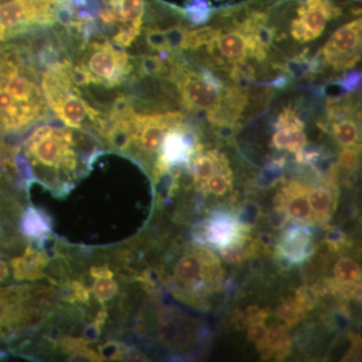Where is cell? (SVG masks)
I'll return each mask as SVG.
<instances>
[{
  "label": "cell",
  "instance_id": "obj_1",
  "mask_svg": "<svg viewBox=\"0 0 362 362\" xmlns=\"http://www.w3.org/2000/svg\"><path fill=\"white\" fill-rule=\"evenodd\" d=\"M78 131L77 134L74 130L44 125L28 135L23 153L32 169L33 180L40 181L58 194H66L73 187L74 180L83 173L81 158L87 160L78 149H83V141L89 132Z\"/></svg>",
  "mask_w": 362,
  "mask_h": 362
},
{
  "label": "cell",
  "instance_id": "obj_2",
  "mask_svg": "<svg viewBox=\"0 0 362 362\" xmlns=\"http://www.w3.org/2000/svg\"><path fill=\"white\" fill-rule=\"evenodd\" d=\"M58 298L54 288L44 285L0 288V339L18 335L51 318Z\"/></svg>",
  "mask_w": 362,
  "mask_h": 362
},
{
  "label": "cell",
  "instance_id": "obj_3",
  "mask_svg": "<svg viewBox=\"0 0 362 362\" xmlns=\"http://www.w3.org/2000/svg\"><path fill=\"white\" fill-rule=\"evenodd\" d=\"M225 16L232 23L225 28H216L213 40L206 45L213 65L228 70V65L233 66L251 59L258 62L266 59L268 52L259 47L255 30L242 20L235 9H228Z\"/></svg>",
  "mask_w": 362,
  "mask_h": 362
},
{
  "label": "cell",
  "instance_id": "obj_4",
  "mask_svg": "<svg viewBox=\"0 0 362 362\" xmlns=\"http://www.w3.org/2000/svg\"><path fill=\"white\" fill-rule=\"evenodd\" d=\"M168 80L177 87L182 106L192 113L213 111L226 90L223 81L213 71L192 70L176 57L171 63Z\"/></svg>",
  "mask_w": 362,
  "mask_h": 362
},
{
  "label": "cell",
  "instance_id": "obj_5",
  "mask_svg": "<svg viewBox=\"0 0 362 362\" xmlns=\"http://www.w3.org/2000/svg\"><path fill=\"white\" fill-rule=\"evenodd\" d=\"M80 63L90 71L94 84L107 88L122 84L133 69L128 54L109 42H89Z\"/></svg>",
  "mask_w": 362,
  "mask_h": 362
},
{
  "label": "cell",
  "instance_id": "obj_6",
  "mask_svg": "<svg viewBox=\"0 0 362 362\" xmlns=\"http://www.w3.org/2000/svg\"><path fill=\"white\" fill-rule=\"evenodd\" d=\"M361 18L337 28L315 57L323 68L343 71L354 68L361 57Z\"/></svg>",
  "mask_w": 362,
  "mask_h": 362
},
{
  "label": "cell",
  "instance_id": "obj_7",
  "mask_svg": "<svg viewBox=\"0 0 362 362\" xmlns=\"http://www.w3.org/2000/svg\"><path fill=\"white\" fill-rule=\"evenodd\" d=\"M295 13L290 33L295 42L306 44L318 39L327 23L341 16L342 9L333 0H298Z\"/></svg>",
  "mask_w": 362,
  "mask_h": 362
},
{
  "label": "cell",
  "instance_id": "obj_8",
  "mask_svg": "<svg viewBox=\"0 0 362 362\" xmlns=\"http://www.w3.org/2000/svg\"><path fill=\"white\" fill-rule=\"evenodd\" d=\"M185 122L181 112L156 114H133L134 135L131 145L144 156H153L160 152L164 136L170 128ZM129 151V152H130Z\"/></svg>",
  "mask_w": 362,
  "mask_h": 362
},
{
  "label": "cell",
  "instance_id": "obj_9",
  "mask_svg": "<svg viewBox=\"0 0 362 362\" xmlns=\"http://www.w3.org/2000/svg\"><path fill=\"white\" fill-rule=\"evenodd\" d=\"M47 105L62 122L73 129H83L85 121L87 120L97 129L104 115L86 101L76 86L54 98Z\"/></svg>",
  "mask_w": 362,
  "mask_h": 362
},
{
  "label": "cell",
  "instance_id": "obj_10",
  "mask_svg": "<svg viewBox=\"0 0 362 362\" xmlns=\"http://www.w3.org/2000/svg\"><path fill=\"white\" fill-rule=\"evenodd\" d=\"M199 150L202 145L197 144L194 132L185 122L170 128L162 142L156 164L157 175L168 170L170 166L187 164Z\"/></svg>",
  "mask_w": 362,
  "mask_h": 362
},
{
  "label": "cell",
  "instance_id": "obj_11",
  "mask_svg": "<svg viewBox=\"0 0 362 362\" xmlns=\"http://www.w3.org/2000/svg\"><path fill=\"white\" fill-rule=\"evenodd\" d=\"M275 127L276 132L272 137L271 145L276 149L297 153L306 146L304 122L293 107L287 106L282 109L279 113Z\"/></svg>",
  "mask_w": 362,
  "mask_h": 362
},
{
  "label": "cell",
  "instance_id": "obj_12",
  "mask_svg": "<svg viewBox=\"0 0 362 362\" xmlns=\"http://www.w3.org/2000/svg\"><path fill=\"white\" fill-rule=\"evenodd\" d=\"M247 105L246 90L238 86L226 88L220 103L213 111L206 114L207 120L211 125L221 130H232Z\"/></svg>",
  "mask_w": 362,
  "mask_h": 362
},
{
  "label": "cell",
  "instance_id": "obj_13",
  "mask_svg": "<svg viewBox=\"0 0 362 362\" xmlns=\"http://www.w3.org/2000/svg\"><path fill=\"white\" fill-rule=\"evenodd\" d=\"M197 230V239L199 242H207L216 247L228 246L233 243L243 242L240 235L242 228L238 221L233 220L230 216L220 214L213 218V220Z\"/></svg>",
  "mask_w": 362,
  "mask_h": 362
},
{
  "label": "cell",
  "instance_id": "obj_14",
  "mask_svg": "<svg viewBox=\"0 0 362 362\" xmlns=\"http://www.w3.org/2000/svg\"><path fill=\"white\" fill-rule=\"evenodd\" d=\"M47 252L26 247L25 252L13 259L11 265L16 281H35L45 277V269L51 262Z\"/></svg>",
  "mask_w": 362,
  "mask_h": 362
},
{
  "label": "cell",
  "instance_id": "obj_15",
  "mask_svg": "<svg viewBox=\"0 0 362 362\" xmlns=\"http://www.w3.org/2000/svg\"><path fill=\"white\" fill-rule=\"evenodd\" d=\"M311 233L305 228H294L285 233L278 246V252L287 262L299 263L310 254Z\"/></svg>",
  "mask_w": 362,
  "mask_h": 362
},
{
  "label": "cell",
  "instance_id": "obj_16",
  "mask_svg": "<svg viewBox=\"0 0 362 362\" xmlns=\"http://www.w3.org/2000/svg\"><path fill=\"white\" fill-rule=\"evenodd\" d=\"M286 211L293 220L308 221L312 211L308 199V188L293 181L285 188Z\"/></svg>",
  "mask_w": 362,
  "mask_h": 362
},
{
  "label": "cell",
  "instance_id": "obj_17",
  "mask_svg": "<svg viewBox=\"0 0 362 362\" xmlns=\"http://www.w3.org/2000/svg\"><path fill=\"white\" fill-rule=\"evenodd\" d=\"M202 150L195 153L192 170H194V182L199 187H204V182L216 173L221 166L228 163L223 154L218 153L216 150H209L202 153Z\"/></svg>",
  "mask_w": 362,
  "mask_h": 362
},
{
  "label": "cell",
  "instance_id": "obj_18",
  "mask_svg": "<svg viewBox=\"0 0 362 362\" xmlns=\"http://www.w3.org/2000/svg\"><path fill=\"white\" fill-rule=\"evenodd\" d=\"M204 259L199 255H183L175 266V280L185 286L197 282V280L204 276Z\"/></svg>",
  "mask_w": 362,
  "mask_h": 362
},
{
  "label": "cell",
  "instance_id": "obj_19",
  "mask_svg": "<svg viewBox=\"0 0 362 362\" xmlns=\"http://www.w3.org/2000/svg\"><path fill=\"white\" fill-rule=\"evenodd\" d=\"M21 230L30 239L47 240L51 235V223L42 211L33 207H28L21 218Z\"/></svg>",
  "mask_w": 362,
  "mask_h": 362
},
{
  "label": "cell",
  "instance_id": "obj_20",
  "mask_svg": "<svg viewBox=\"0 0 362 362\" xmlns=\"http://www.w3.org/2000/svg\"><path fill=\"white\" fill-rule=\"evenodd\" d=\"M290 344L291 340L286 325H278L269 329L265 342L259 349L270 354H277V356L278 354L284 356L289 351Z\"/></svg>",
  "mask_w": 362,
  "mask_h": 362
},
{
  "label": "cell",
  "instance_id": "obj_21",
  "mask_svg": "<svg viewBox=\"0 0 362 362\" xmlns=\"http://www.w3.org/2000/svg\"><path fill=\"white\" fill-rule=\"evenodd\" d=\"M335 279L339 284L349 286L361 280V270L354 259L343 257L338 259L333 269Z\"/></svg>",
  "mask_w": 362,
  "mask_h": 362
},
{
  "label": "cell",
  "instance_id": "obj_22",
  "mask_svg": "<svg viewBox=\"0 0 362 362\" xmlns=\"http://www.w3.org/2000/svg\"><path fill=\"white\" fill-rule=\"evenodd\" d=\"M173 57V54L164 59L160 56H143L140 59L139 73L148 77L168 78Z\"/></svg>",
  "mask_w": 362,
  "mask_h": 362
},
{
  "label": "cell",
  "instance_id": "obj_23",
  "mask_svg": "<svg viewBox=\"0 0 362 362\" xmlns=\"http://www.w3.org/2000/svg\"><path fill=\"white\" fill-rule=\"evenodd\" d=\"M183 14L195 25H206L214 16V8L209 0H188Z\"/></svg>",
  "mask_w": 362,
  "mask_h": 362
},
{
  "label": "cell",
  "instance_id": "obj_24",
  "mask_svg": "<svg viewBox=\"0 0 362 362\" xmlns=\"http://www.w3.org/2000/svg\"><path fill=\"white\" fill-rule=\"evenodd\" d=\"M232 170H230V165L228 163L218 169L204 182V187H206L209 192L216 195V197H221V195L226 194L230 190V187H232Z\"/></svg>",
  "mask_w": 362,
  "mask_h": 362
},
{
  "label": "cell",
  "instance_id": "obj_25",
  "mask_svg": "<svg viewBox=\"0 0 362 362\" xmlns=\"http://www.w3.org/2000/svg\"><path fill=\"white\" fill-rule=\"evenodd\" d=\"M113 276L103 275L93 278L94 279V283L92 286V292L102 306H105V303L113 300V298L118 293V283L116 282V280H114Z\"/></svg>",
  "mask_w": 362,
  "mask_h": 362
},
{
  "label": "cell",
  "instance_id": "obj_26",
  "mask_svg": "<svg viewBox=\"0 0 362 362\" xmlns=\"http://www.w3.org/2000/svg\"><path fill=\"white\" fill-rule=\"evenodd\" d=\"M308 199L310 204L311 211L319 216H326L329 214L332 206L333 197L329 188L317 187L308 189Z\"/></svg>",
  "mask_w": 362,
  "mask_h": 362
},
{
  "label": "cell",
  "instance_id": "obj_27",
  "mask_svg": "<svg viewBox=\"0 0 362 362\" xmlns=\"http://www.w3.org/2000/svg\"><path fill=\"white\" fill-rule=\"evenodd\" d=\"M188 30H189L187 26L181 25H173L163 30L166 40H168L169 49L171 52L177 54L185 49Z\"/></svg>",
  "mask_w": 362,
  "mask_h": 362
},
{
  "label": "cell",
  "instance_id": "obj_28",
  "mask_svg": "<svg viewBox=\"0 0 362 362\" xmlns=\"http://www.w3.org/2000/svg\"><path fill=\"white\" fill-rule=\"evenodd\" d=\"M145 40L146 44L148 45L150 49L154 52H173L169 49L168 40H166L165 35L161 28H147L145 30Z\"/></svg>",
  "mask_w": 362,
  "mask_h": 362
},
{
  "label": "cell",
  "instance_id": "obj_29",
  "mask_svg": "<svg viewBox=\"0 0 362 362\" xmlns=\"http://www.w3.org/2000/svg\"><path fill=\"white\" fill-rule=\"evenodd\" d=\"M128 349L123 343L109 341L98 346V354L101 356L102 361H123L124 356Z\"/></svg>",
  "mask_w": 362,
  "mask_h": 362
},
{
  "label": "cell",
  "instance_id": "obj_30",
  "mask_svg": "<svg viewBox=\"0 0 362 362\" xmlns=\"http://www.w3.org/2000/svg\"><path fill=\"white\" fill-rule=\"evenodd\" d=\"M301 309L295 302H284L278 307L277 315L284 321L286 326H292L300 320Z\"/></svg>",
  "mask_w": 362,
  "mask_h": 362
},
{
  "label": "cell",
  "instance_id": "obj_31",
  "mask_svg": "<svg viewBox=\"0 0 362 362\" xmlns=\"http://www.w3.org/2000/svg\"><path fill=\"white\" fill-rule=\"evenodd\" d=\"M318 294L313 288L302 287L297 290L295 303L300 307L302 311L310 310L317 302Z\"/></svg>",
  "mask_w": 362,
  "mask_h": 362
},
{
  "label": "cell",
  "instance_id": "obj_32",
  "mask_svg": "<svg viewBox=\"0 0 362 362\" xmlns=\"http://www.w3.org/2000/svg\"><path fill=\"white\" fill-rule=\"evenodd\" d=\"M243 242L233 243L228 246L221 247V256L223 261L228 264H237L245 258V250Z\"/></svg>",
  "mask_w": 362,
  "mask_h": 362
},
{
  "label": "cell",
  "instance_id": "obj_33",
  "mask_svg": "<svg viewBox=\"0 0 362 362\" xmlns=\"http://www.w3.org/2000/svg\"><path fill=\"white\" fill-rule=\"evenodd\" d=\"M358 150L356 147H345L338 156V162L342 168L352 170L358 165Z\"/></svg>",
  "mask_w": 362,
  "mask_h": 362
},
{
  "label": "cell",
  "instance_id": "obj_34",
  "mask_svg": "<svg viewBox=\"0 0 362 362\" xmlns=\"http://www.w3.org/2000/svg\"><path fill=\"white\" fill-rule=\"evenodd\" d=\"M269 328L267 327L265 323L254 324L250 325L247 330V339L250 341L256 343L257 347L259 349L265 342L267 334H268Z\"/></svg>",
  "mask_w": 362,
  "mask_h": 362
},
{
  "label": "cell",
  "instance_id": "obj_35",
  "mask_svg": "<svg viewBox=\"0 0 362 362\" xmlns=\"http://www.w3.org/2000/svg\"><path fill=\"white\" fill-rule=\"evenodd\" d=\"M9 275H11V269H9V266L7 265L6 261L0 259V284L6 282L7 279L9 278Z\"/></svg>",
  "mask_w": 362,
  "mask_h": 362
},
{
  "label": "cell",
  "instance_id": "obj_36",
  "mask_svg": "<svg viewBox=\"0 0 362 362\" xmlns=\"http://www.w3.org/2000/svg\"><path fill=\"white\" fill-rule=\"evenodd\" d=\"M356 1H361V0H356Z\"/></svg>",
  "mask_w": 362,
  "mask_h": 362
}]
</instances>
